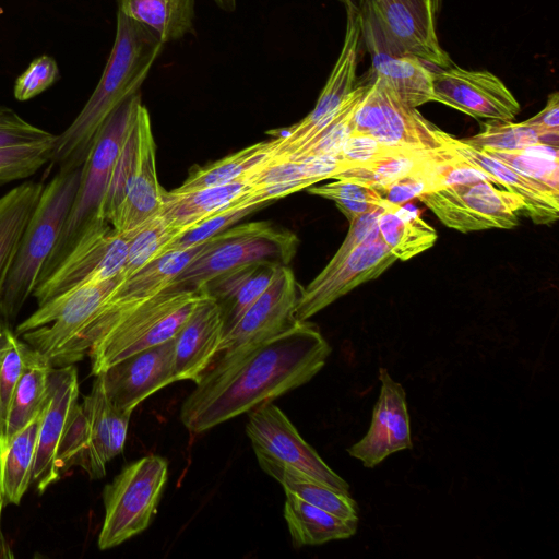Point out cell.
Instances as JSON below:
<instances>
[{"label":"cell","instance_id":"cell-1","mask_svg":"<svg viewBox=\"0 0 559 559\" xmlns=\"http://www.w3.org/2000/svg\"><path fill=\"white\" fill-rule=\"evenodd\" d=\"M331 350L316 324L295 321L237 355L215 358L181 404L179 418L192 433L207 431L307 383Z\"/></svg>","mask_w":559,"mask_h":559},{"label":"cell","instance_id":"cell-2","mask_svg":"<svg viewBox=\"0 0 559 559\" xmlns=\"http://www.w3.org/2000/svg\"><path fill=\"white\" fill-rule=\"evenodd\" d=\"M202 295V290L171 286L144 299L107 301L52 366L74 364L88 356L96 376L130 355L174 338Z\"/></svg>","mask_w":559,"mask_h":559},{"label":"cell","instance_id":"cell-3","mask_svg":"<svg viewBox=\"0 0 559 559\" xmlns=\"http://www.w3.org/2000/svg\"><path fill=\"white\" fill-rule=\"evenodd\" d=\"M164 43L143 24L117 11L112 49L88 100L55 141L50 166L72 170L83 166L105 121L139 93Z\"/></svg>","mask_w":559,"mask_h":559},{"label":"cell","instance_id":"cell-4","mask_svg":"<svg viewBox=\"0 0 559 559\" xmlns=\"http://www.w3.org/2000/svg\"><path fill=\"white\" fill-rule=\"evenodd\" d=\"M164 189L156 171L151 117L141 104L126 133L100 206V217L128 233L158 215Z\"/></svg>","mask_w":559,"mask_h":559},{"label":"cell","instance_id":"cell-5","mask_svg":"<svg viewBox=\"0 0 559 559\" xmlns=\"http://www.w3.org/2000/svg\"><path fill=\"white\" fill-rule=\"evenodd\" d=\"M81 174L82 167L58 170L43 187L0 296V316L4 322L13 321L33 295L70 212Z\"/></svg>","mask_w":559,"mask_h":559},{"label":"cell","instance_id":"cell-6","mask_svg":"<svg viewBox=\"0 0 559 559\" xmlns=\"http://www.w3.org/2000/svg\"><path fill=\"white\" fill-rule=\"evenodd\" d=\"M141 104L140 93H136L105 121L82 166L80 185L70 212L37 284L51 274L87 228L103 219L99 213L107 185L128 127Z\"/></svg>","mask_w":559,"mask_h":559},{"label":"cell","instance_id":"cell-7","mask_svg":"<svg viewBox=\"0 0 559 559\" xmlns=\"http://www.w3.org/2000/svg\"><path fill=\"white\" fill-rule=\"evenodd\" d=\"M298 246L299 238L295 233L270 222L239 224L206 240L173 287L200 290L215 276L250 263L286 266L294 259Z\"/></svg>","mask_w":559,"mask_h":559},{"label":"cell","instance_id":"cell-8","mask_svg":"<svg viewBox=\"0 0 559 559\" xmlns=\"http://www.w3.org/2000/svg\"><path fill=\"white\" fill-rule=\"evenodd\" d=\"M130 416L109 403L100 377L95 376L90 394L74 405L60 442L56 457L59 478L73 466L83 468L92 479L103 478L106 464L123 451Z\"/></svg>","mask_w":559,"mask_h":559},{"label":"cell","instance_id":"cell-9","mask_svg":"<svg viewBox=\"0 0 559 559\" xmlns=\"http://www.w3.org/2000/svg\"><path fill=\"white\" fill-rule=\"evenodd\" d=\"M168 477V464L147 455L127 465L103 490L105 518L98 548L106 550L140 534L151 523Z\"/></svg>","mask_w":559,"mask_h":559},{"label":"cell","instance_id":"cell-10","mask_svg":"<svg viewBox=\"0 0 559 559\" xmlns=\"http://www.w3.org/2000/svg\"><path fill=\"white\" fill-rule=\"evenodd\" d=\"M122 281L114 278L76 286L38 306L15 334L52 361L94 320Z\"/></svg>","mask_w":559,"mask_h":559},{"label":"cell","instance_id":"cell-11","mask_svg":"<svg viewBox=\"0 0 559 559\" xmlns=\"http://www.w3.org/2000/svg\"><path fill=\"white\" fill-rule=\"evenodd\" d=\"M133 231L120 233L105 219L93 224L51 274L36 285L32 296L38 306L76 286L120 275Z\"/></svg>","mask_w":559,"mask_h":559},{"label":"cell","instance_id":"cell-12","mask_svg":"<svg viewBox=\"0 0 559 559\" xmlns=\"http://www.w3.org/2000/svg\"><path fill=\"white\" fill-rule=\"evenodd\" d=\"M417 199L442 224L462 233L511 229L524 210L518 195L486 179L439 188Z\"/></svg>","mask_w":559,"mask_h":559},{"label":"cell","instance_id":"cell-13","mask_svg":"<svg viewBox=\"0 0 559 559\" xmlns=\"http://www.w3.org/2000/svg\"><path fill=\"white\" fill-rule=\"evenodd\" d=\"M370 86L354 115V132L368 134L392 147L436 150L442 146L440 129L406 105L382 79Z\"/></svg>","mask_w":559,"mask_h":559},{"label":"cell","instance_id":"cell-14","mask_svg":"<svg viewBox=\"0 0 559 559\" xmlns=\"http://www.w3.org/2000/svg\"><path fill=\"white\" fill-rule=\"evenodd\" d=\"M246 432L257 459L292 466L336 490L349 493V485L328 466L273 403H264L249 412Z\"/></svg>","mask_w":559,"mask_h":559},{"label":"cell","instance_id":"cell-15","mask_svg":"<svg viewBox=\"0 0 559 559\" xmlns=\"http://www.w3.org/2000/svg\"><path fill=\"white\" fill-rule=\"evenodd\" d=\"M346 31L342 50L321 91L314 108L299 122L272 139L273 158H289L304 146L338 109L355 87L361 39L359 10L346 8Z\"/></svg>","mask_w":559,"mask_h":559},{"label":"cell","instance_id":"cell-16","mask_svg":"<svg viewBox=\"0 0 559 559\" xmlns=\"http://www.w3.org/2000/svg\"><path fill=\"white\" fill-rule=\"evenodd\" d=\"M360 34L371 58L367 79L385 81L409 107L433 102L432 71L415 56L401 49L383 31L369 0L359 7Z\"/></svg>","mask_w":559,"mask_h":559},{"label":"cell","instance_id":"cell-17","mask_svg":"<svg viewBox=\"0 0 559 559\" xmlns=\"http://www.w3.org/2000/svg\"><path fill=\"white\" fill-rule=\"evenodd\" d=\"M433 102H439L476 119L512 121L520 104L493 73L468 70L452 62L432 71Z\"/></svg>","mask_w":559,"mask_h":559},{"label":"cell","instance_id":"cell-18","mask_svg":"<svg viewBox=\"0 0 559 559\" xmlns=\"http://www.w3.org/2000/svg\"><path fill=\"white\" fill-rule=\"evenodd\" d=\"M301 286L288 265L281 266L267 288L223 337L216 358L237 355L288 328Z\"/></svg>","mask_w":559,"mask_h":559},{"label":"cell","instance_id":"cell-19","mask_svg":"<svg viewBox=\"0 0 559 559\" xmlns=\"http://www.w3.org/2000/svg\"><path fill=\"white\" fill-rule=\"evenodd\" d=\"M396 260L381 237L359 245L338 265L324 267L301 288L294 320L310 319L355 287L378 278Z\"/></svg>","mask_w":559,"mask_h":559},{"label":"cell","instance_id":"cell-20","mask_svg":"<svg viewBox=\"0 0 559 559\" xmlns=\"http://www.w3.org/2000/svg\"><path fill=\"white\" fill-rule=\"evenodd\" d=\"M98 376L109 403L119 412L132 414L150 395L177 381L175 338L130 355Z\"/></svg>","mask_w":559,"mask_h":559},{"label":"cell","instance_id":"cell-21","mask_svg":"<svg viewBox=\"0 0 559 559\" xmlns=\"http://www.w3.org/2000/svg\"><path fill=\"white\" fill-rule=\"evenodd\" d=\"M78 370L73 364L53 366L49 372L48 391L40 411V425L32 473V483L43 493L59 480L57 452L78 403Z\"/></svg>","mask_w":559,"mask_h":559},{"label":"cell","instance_id":"cell-22","mask_svg":"<svg viewBox=\"0 0 559 559\" xmlns=\"http://www.w3.org/2000/svg\"><path fill=\"white\" fill-rule=\"evenodd\" d=\"M385 34L403 50L437 69L453 61L441 48L431 0H369Z\"/></svg>","mask_w":559,"mask_h":559},{"label":"cell","instance_id":"cell-23","mask_svg":"<svg viewBox=\"0 0 559 559\" xmlns=\"http://www.w3.org/2000/svg\"><path fill=\"white\" fill-rule=\"evenodd\" d=\"M379 380L381 389L369 430L360 441L347 449L350 456L369 468L389 455L413 447L406 394L402 384L393 380L384 367L379 369Z\"/></svg>","mask_w":559,"mask_h":559},{"label":"cell","instance_id":"cell-24","mask_svg":"<svg viewBox=\"0 0 559 559\" xmlns=\"http://www.w3.org/2000/svg\"><path fill=\"white\" fill-rule=\"evenodd\" d=\"M225 329L218 302L203 295L192 313L175 335L177 381L198 382L217 357Z\"/></svg>","mask_w":559,"mask_h":559},{"label":"cell","instance_id":"cell-25","mask_svg":"<svg viewBox=\"0 0 559 559\" xmlns=\"http://www.w3.org/2000/svg\"><path fill=\"white\" fill-rule=\"evenodd\" d=\"M441 144L450 148L468 165L490 177L506 190L518 195L523 204L522 215L535 224H551L559 216V195L554 194L537 181L496 159L485 151L456 139L440 129Z\"/></svg>","mask_w":559,"mask_h":559},{"label":"cell","instance_id":"cell-26","mask_svg":"<svg viewBox=\"0 0 559 559\" xmlns=\"http://www.w3.org/2000/svg\"><path fill=\"white\" fill-rule=\"evenodd\" d=\"M280 267L267 262L246 264L215 276L200 289L221 306L225 333L267 288Z\"/></svg>","mask_w":559,"mask_h":559},{"label":"cell","instance_id":"cell-27","mask_svg":"<svg viewBox=\"0 0 559 559\" xmlns=\"http://www.w3.org/2000/svg\"><path fill=\"white\" fill-rule=\"evenodd\" d=\"M251 189L247 180H238L183 193L164 191L159 215L183 234L206 217L245 198Z\"/></svg>","mask_w":559,"mask_h":559},{"label":"cell","instance_id":"cell-28","mask_svg":"<svg viewBox=\"0 0 559 559\" xmlns=\"http://www.w3.org/2000/svg\"><path fill=\"white\" fill-rule=\"evenodd\" d=\"M377 224L383 242L402 261L430 249L438 238L435 228L423 219L417 209L384 199Z\"/></svg>","mask_w":559,"mask_h":559},{"label":"cell","instance_id":"cell-29","mask_svg":"<svg viewBox=\"0 0 559 559\" xmlns=\"http://www.w3.org/2000/svg\"><path fill=\"white\" fill-rule=\"evenodd\" d=\"M284 518L296 547L352 537L358 519H343L285 491Z\"/></svg>","mask_w":559,"mask_h":559},{"label":"cell","instance_id":"cell-30","mask_svg":"<svg viewBox=\"0 0 559 559\" xmlns=\"http://www.w3.org/2000/svg\"><path fill=\"white\" fill-rule=\"evenodd\" d=\"M52 367L45 354L24 342L23 366L8 416V443L39 414L47 395L48 378Z\"/></svg>","mask_w":559,"mask_h":559},{"label":"cell","instance_id":"cell-31","mask_svg":"<svg viewBox=\"0 0 559 559\" xmlns=\"http://www.w3.org/2000/svg\"><path fill=\"white\" fill-rule=\"evenodd\" d=\"M204 243L164 252L136 273L121 281L108 301L144 299L171 287L180 273L198 257Z\"/></svg>","mask_w":559,"mask_h":559},{"label":"cell","instance_id":"cell-32","mask_svg":"<svg viewBox=\"0 0 559 559\" xmlns=\"http://www.w3.org/2000/svg\"><path fill=\"white\" fill-rule=\"evenodd\" d=\"M43 187L29 180L0 197V296Z\"/></svg>","mask_w":559,"mask_h":559},{"label":"cell","instance_id":"cell-33","mask_svg":"<svg viewBox=\"0 0 559 559\" xmlns=\"http://www.w3.org/2000/svg\"><path fill=\"white\" fill-rule=\"evenodd\" d=\"M260 467L301 500L343 519H358V507L349 493L336 490L305 473L266 459H257Z\"/></svg>","mask_w":559,"mask_h":559},{"label":"cell","instance_id":"cell-34","mask_svg":"<svg viewBox=\"0 0 559 559\" xmlns=\"http://www.w3.org/2000/svg\"><path fill=\"white\" fill-rule=\"evenodd\" d=\"M118 11L153 31L165 44L193 27L195 0H117Z\"/></svg>","mask_w":559,"mask_h":559},{"label":"cell","instance_id":"cell-35","mask_svg":"<svg viewBox=\"0 0 559 559\" xmlns=\"http://www.w3.org/2000/svg\"><path fill=\"white\" fill-rule=\"evenodd\" d=\"M272 153V141L252 144L210 165L198 168L174 189L183 193L199 189L227 185L238 180H247L253 170L262 165Z\"/></svg>","mask_w":559,"mask_h":559},{"label":"cell","instance_id":"cell-36","mask_svg":"<svg viewBox=\"0 0 559 559\" xmlns=\"http://www.w3.org/2000/svg\"><path fill=\"white\" fill-rule=\"evenodd\" d=\"M39 425L40 412L9 440L0 455L5 503L19 504L32 484Z\"/></svg>","mask_w":559,"mask_h":559},{"label":"cell","instance_id":"cell-37","mask_svg":"<svg viewBox=\"0 0 559 559\" xmlns=\"http://www.w3.org/2000/svg\"><path fill=\"white\" fill-rule=\"evenodd\" d=\"M432 151L396 147L369 164L350 167L332 179L350 180L379 192L392 181L409 174L427 162Z\"/></svg>","mask_w":559,"mask_h":559},{"label":"cell","instance_id":"cell-38","mask_svg":"<svg viewBox=\"0 0 559 559\" xmlns=\"http://www.w3.org/2000/svg\"><path fill=\"white\" fill-rule=\"evenodd\" d=\"M558 136L544 133L524 121L489 120L479 133L463 140L486 152H513L543 143L558 146Z\"/></svg>","mask_w":559,"mask_h":559},{"label":"cell","instance_id":"cell-39","mask_svg":"<svg viewBox=\"0 0 559 559\" xmlns=\"http://www.w3.org/2000/svg\"><path fill=\"white\" fill-rule=\"evenodd\" d=\"M486 153L559 195V151L557 145L543 143L521 151Z\"/></svg>","mask_w":559,"mask_h":559},{"label":"cell","instance_id":"cell-40","mask_svg":"<svg viewBox=\"0 0 559 559\" xmlns=\"http://www.w3.org/2000/svg\"><path fill=\"white\" fill-rule=\"evenodd\" d=\"M181 234L159 214L135 228L129 241L126 263L120 273L122 281L162 255Z\"/></svg>","mask_w":559,"mask_h":559},{"label":"cell","instance_id":"cell-41","mask_svg":"<svg viewBox=\"0 0 559 559\" xmlns=\"http://www.w3.org/2000/svg\"><path fill=\"white\" fill-rule=\"evenodd\" d=\"M23 345L5 324L0 325V455L8 448V416L23 366Z\"/></svg>","mask_w":559,"mask_h":559},{"label":"cell","instance_id":"cell-42","mask_svg":"<svg viewBox=\"0 0 559 559\" xmlns=\"http://www.w3.org/2000/svg\"><path fill=\"white\" fill-rule=\"evenodd\" d=\"M307 191L334 201L349 223L356 217L380 207L383 202L377 190L346 179H334L322 186L313 185L307 188Z\"/></svg>","mask_w":559,"mask_h":559},{"label":"cell","instance_id":"cell-43","mask_svg":"<svg viewBox=\"0 0 559 559\" xmlns=\"http://www.w3.org/2000/svg\"><path fill=\"white\" fill-rule=\"evenodd\" d=\"M0 146V185L26 179L50 162L55 141Z\"/></svg>","mask_w":559,"mask_h":559},{"label":"cell","instance_id":"cell-44","mask_svg":"<svg viewBox=\"0 0 559 559\" xmlns=\"http://www.w3.org/2000/svg\"><path fill=\"white\" fill-rule=\"evenodd\" d=\"M261 206L262 204L250 202L247 194L245 198L238 200L223 211L206 217L195 226L185 231L167 247L165 252L202 245Z\"/></svg>","mask_w":559,"mask_h":559},{"label":"cell","instance_id":"cell-45","mask_svg":"<svg viewBox=\"0 0 559 559\" xmlns=\"http://www.w3.org/2000/svg\"><path fill=\"white\" fill-rule=\"evenodd\" d=\"M59 76L55 59L46 55L40 56L16 79L14 97L20 102L28 100L50 87Z\"/></svg>","mask_w":559,"mask_h":559},{"label":"cell","instance_id":"cell-46","mask_svg":"<svg viewBox=\"0 0 559 559\" xmlns=\"http://www.w3.org/2000/svg\"><path fill=\"white\" fill-rule=\"evenodd\" d=\"M56 136L57 134L29 123L12 108L0 106V146L46 142Z\"/></svg>","mask_w":559,"mask_h":559},{"label":"cell","instance_id":"cell-47","mask_svg":"<svg viewBox=\"0 0 559 559\" xmlns=\"http://www.w3.org/2000/svg\"><path fill=\"white\" fill-rule=\"evenodd\" d=\"M381 211L382 205L356 217L352 223H349L350 226L345 239L329 263L324 266L325 269H332L338 265L359 245L380 237L377 221Z\"/></svg>","mask_w":559,"mask_h":559},{"label":"cell","instance_id":"cell-48","mask_svg":"<svg viewBox=\"0 0 559 559\" xmlns=\"http://www.w3.org/2000/svg\"><path fill=\"white\" fill-rule=\"evenodd\" d=\"M394 148L396 147L381 144L368 134L353 132L343 145L340 156L350 168L369 164Z\"/></svg>","mask_w":559,"mask_h":559},{"label":"cell","instance_id":"cell-49","mask_svg":"<svg viewBox=\"0 0 559 559\" xmlns=\"http://www.w3.org/2000/svg\"><path fill=\"white\" fill-rule=\"evenodd\" d=\"M524 123L550 135H559V94L548 96L545 107Z\"/></svg>","mask_w":559,"mask_h":559},{"label":"cell","instance_id":"cell-50","mask_svg":"<svg viewBox=\"0 0 559 559\" xmlns=\"http://www.w3.org/2000/svg\"><path fill=\"white\" fill-rule=\"evenodd\" d=\"M216 5L226 12H233L236 9L237 0H213Z\"/></svg>","mask_w":559,"mask_h":559},{"label":"cell","instance_id":"cell-51","mask_svg":"<svg viewBox=\"0 0 559 559\" xmlns=\"http://www.w3.org/2000/svg\"><path fill=\"white\" fill-rule=\"evenodd\" d=\"M4 503H5V500H4L3 484H2V465H1V460H0V521H1V512H2ZM0 533H1V530H0Z\"/></svg>","mask_w":559,"mask_h":559},{"label":"cell","instance_id":"cell-52","mask_svg":"<svg viewBox=\"0 0 559 559\" xmlns=\"http://www.w3.org/2000/svg\"><path fill=\"white\" fill-rule=\"evenodd\" d=\"M345 4L346 8L359 10L362 0H338Z\"/></svg>","mask_w":559,"mask_h":559},{"label":"cell","instance_id":"cell-53","mask_svg":"<svg viewBox=\"0 0 559 559\" xmlns=\"http://www.w3.org/2000/svg\"><path fill=\"white\" fill-rule=\"evenodd\" d=\"M436 15L439 13L442 4V0H431Z\"/></svg>","mask_w":559,"mask_h":559}]
</instances>
